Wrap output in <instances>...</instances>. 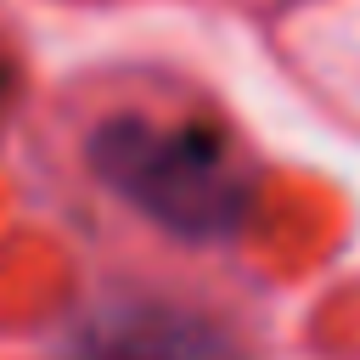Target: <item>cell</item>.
I'll return each mask as SVG.
<instances>
[{
  "label": "cell",
  "instance_id": "cell-1",
  "mask_svg": "<svg viewBox=\"0 0 360 360\" xmlns=\"http://www.w3.org/2000/svg\"><path fill=\"white\" fill-rule=\"evenodd\" d=\"M84 158L129 208H141L174 236L214 242L231 236L248 214V174L214 129L124 112L90 135Z\"/></svg>",
  "mask_w": 360,
  "mask_h": 360
},
{
  "label": "cell",
  "instance_id": "cell-2",
  "mask_svg": "<svg viewBox=\"0 0 360 360\" xmlns=\"http://www.w3.org/2000/svg\"><path fill=\"white\" fill-rule=\"evenodd\" d=\"M0 101H6V73H0Z\"/></svg>",
  "mask_w": 360,
  "mask_h": 360
}]
</instances>
